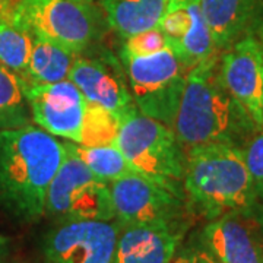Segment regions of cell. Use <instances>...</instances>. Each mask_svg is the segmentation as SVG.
Instances as JSON below:
<instances>
[{
    "label": "cell",
    "mask_w": 263,
    "mask_h": 263,
    "mask_svg": "<svg viewBox=\"0 0 263 263\" xmlns=\"http://www.w3.org/2000/svg\"><path fill=\"white\" fill-rule=\"evenodd\" d=\"M170 0H101L108 27L124 40L157 28Z\"/></svg>",
    "instance_id": "17"
},
{
    "label": "cell",
    "mask_w": 263,
    "mask_h": 263,
    "mask_svg": "<svg viewBox=\"0 0 263 263\" xmlns=\"http://www.w3.org/2000/svg\"><path fill=\"white\" fill-rule=\"evenodd\" d=\"M69 143L91 173L108 184L133 171L117 143L100 146H88L72 141Z\"/></svg>",
    "instance_id": "20"
},
{
    "label": "cell",
    "mask_w": 263,
    "mask_h": 263,
    "mask_svg": "<svg viewBox=\"0 0 263 263\" xmlns=\"http://www.w3.org/2000/svg\"><path fill=\"white\" fill-rule=\"evenodd\" d=\"M218 59L192 67L171 129L189 149L200 145L227 143L241 148L257 126L240 107L218 72Z\"/></svg>",
    "instance_id": "2"
},
{
    "label": "cell",
    "mask_w": 263,
    "mask_h": 263,
    "mask_svg": "<svg viewBox=\"0 0 263 263\" xmlns=\"http://www.w3.org/2000/svg\"><path fill=\"white\" fill-rule=\"evenodd\" d=\"M21 81L32 120L53 136L79 142L84 120L85 97L69 79L56 84Z\"/></svg>",
    "instance_id": "11"
},
{
    "label": "cell",
    "mask_w": 263,
    "mask_h": 263,
    "mask_svg": "<svg viewBox=\"0 0 263 263\" xmlns=\"http://www.w3.org/2000/svg\"><path fill=\"white\" fill-rule=\"evenodd\" d=\"M8 18L32 37L82 54L103 34V18L92 0H8L0 6Z\"/></svg>",
    "instance_id": "4"
},
{
    "label": "cell",
    "mask_w": 263,
    "mask_h": 263,
    "mask_svg": "<svg viewBox=\"0 0 263 263\" xmlns=\"http://www.w3.org/2000/svg\"><path fill=\"white\" fill-rule=\"evenodd\" d=\"M218 72L228 94L263 127V50L254 32L219 53Z\"/></svg>",
    "instance_id": "10"
},
{
    "label": "cell",
    "mask_w": 263,
    "mask_h": 263,
    "mask_svg": "<svg viewBox=\"0 0 263 263\" xmlns=\"http://www.w3.org/2000/svg\"><path fill=\"white\" fill-rule=\"evenodd\" d=\"M76 57V53L56 43L32 37L28 70L22 81L32 84H56L66 81Z\"/></svg>",
    "instance_id": "18"
},
{
    "label": "cell",
    "mask_w": 263,
    "mask_h": 263,
    "mask_svg": "<svg viewBox=\"0 0 263 263\" xmlns=\"http://www.w3.org/2000/svg\"><path fill=\"white\" fill-rule=\"evenodd\" d=\"M120 130V120L100 104L85 100L81 139L78 143L88 146L114 145Z\"/></svg>",
    "instance_id": "22"
},
{
    "label": "cell",
    "mask_w": 263,
    "mask_h": 263,
    "mask_svg": "<svg viewBox=\"0 0 263 263\" xmlns=\"http://www.w3.org/2000/svg\"><path fill=\"white\" fill-rule=\"evenodd\" d=\"M254 192L263 205V127H257L241 146Z\"/></svg>",
    "instance_id": "23"
},
{
    "label": "cell",
    "mask_w": 263,
    "mask_h": 263,
    "mask_svg": "<svg viewBox=\"0 0 263 263\" xmlns=\"http://www.w3.org/2000/svg\"><path fill=\"white\" fill-rule=\"evenodd\" d=\"M256 209L206 221L199 243L219 263H263V224Z\"/></svg>",
    "instance_id": "12"
},
{
    "label": "cell",
    "mask_w": 263,
    "mask_h": 263,
    "mask_svg": "<svg viewBox=\"0 0 263 263\" xmlns=\"http://www.w3.org/2000/svg\"><path fill=\"white\" fill-rule=\"evenodd\" d=\"M190 245H192V250H193V263H219L203 246L199 243L197 238L195 240V243H190Z\"/></svg>",
    "instance_id": "25"
},
{
    "label": "cell",
    "mask_w": 263,
    "mask_h": 263,
    "mask_svg": "<svg viewBox=\"0 0 263 263\" xmlns=\"http://www.w3.org/2000/svg\"><path fill=\"white\" fill-rule=\"evenodd\" d=\"M120 60L138 110L171 127L184 91V66L168 47L149 56Z\"/></svg>",
    "instance_id": "8"
},
{
    "label": "cell",
    "mask_w": 263,
    "mask_h": 263,
    "mask_svg": "<svg viewBox=\"0 0 263 263\" xmlns=\"http://www.w3.org/2000/svg\"><path fill=\"white\" fill-rule=\"evenodd\" d=\"M183 187L196 218L211 221L235 211H253L260 205L241 148L227 143L186 149Z\"/></svg>",
    "instance_id": "3"
},
{
    "label": "cell",
    "mask_w": 263,
    "mask_h": 263,
    "mask_svg": "<svg viewBox=\"0 0 263 263\" xmlns=\"http://www.w3.org/2000/svg\"><path fill=\"white\" fill-rule=\"evenodd\" d=\"M200 8L219 53L263 22V0H200Z\"/></svg>",
    "instance_id": "15"
},
{
    "label": "cell",
    "mask_w": 263,
    "mask_h": 263,
    "mask_svg": "<svg viewBox=\"0 0 263 263\" xmlns=\"http://www.w3.org/2000/svg\"><path fill=\"white\" fill-rule=\"evenodd\" d=\"M158 28L187 72L219 54L202 13L200 0H170Z\"/></svg>",
    "instance_id": "13"
},
{
    "label": "cell",
    "mask_w": 263,
    "mask_h": 263,
    "mask_svg": "<svg viewBox=\"0 0 263 263\" xmlns=\"http://www.w3.org/2000/svg\"><path fill=\"white\" fill-rule=\"evenodd\" d=\"M6 2H8V0H0V6H2V5H5Z\"/></svg>",
    "instance_id": "31"
},
{
    "label": "cell",
    "mask_w": 263,
    "mask_h": 263,
    "mask_svg": "<svg viewBox=\"0 0 263 263\" xmlns=\"http://www.w3.org/2000/svg\"><path fill=\"white\" fill-rule=\"evenodd\" d=\"M117 146L135 173L184 190L186 148L165 123L138 110L120 123Z\"/></svg>",
    "instance_id": "5"
},
{
    "label": "cell",
    "mask_w": 263,
    "mask_h": 263,
    "mask_svg": "<svg viewBox=\"0 0 263 263\" xmlns=\"http://www.w3.org/2000/svg\"><path fill=\"white\" fill-rule=\"evenodd\" d=\"M256 37L259 40V43H260V46H262V50H263V22L259 25V28L256 29Z\"/></svg>",
    "instance_id": "27"
},
{
    "label": "cell",
    "mask_w": 263,
    "mask_h": 263,
    "mask_svg": "<svg viewBox=\"0 0 263 263\" xmlns=\"http://www.w3.org/2000/svg\"><path fill=\"white\" fill-rule=\"evenodd\" d=\"M116 221L122 226H157L186 234L195 222L184 190L132 171L110 183Z\"/></svg>",
    "instance_id": "6"
},
{
    "label": "cell",
    "mask_w": 263,
    "mask_h": 263,
    "mask_svg": "<svg viewBox=\"0 0 263 263\" xmlns=\"http://www.w3.org/2000/svg\"><path fill=\"white\" fill-rule=\"evenodd\" d=\"M120 226L113 221L59 222L44 238L48 263H113Z\"/></svg>",
    "instance_id": "9"
},
{
    "label": "cell",
    "mask_w": 263,
    "mask_h": 263,
    "mask_svg": "<svg viewBox=\"0 0 263 263\" xmlns=\"http://www.w3.org/2000/svg\"><path fill=\"white\" fill-rule=\"evenodd\" d=\"M63 158V143L41 127L0 132V209L25 224L43 218Z\"/></svg>",
    "instance_id": "1"
},
{
    "label": "cell",
    "mask_w": 263,
    "mask_h": 263,
    "mask_svg": "<svg viewBox=\"0 0 263 263\" xmlns=\"http://www.w3.org/2000/svg\"><path fill=\"white\" fill-rule=\"evenodd\" d=\"M167 47H168L167 40L161 32V29L157 27V28L143 31L129 38H124L122 50H120V59L149 56Z\"/></svg>",
    "instance_id": "24"
},
{
    "label": "cell",
    "mask_w": 263,
    "mask_h": 263,
    "mask_svg": "<svg viewBox=\"0 0 263 263\" xmlns=\"http://www.w3.org/2000/svg\"><path fill=\"white\" fill-rule=\"evenodd\" d=\"M170 263H193V250L192 245L183 247L181 250H177V253L174 254V257L171 259Z\"/></svg>",
    "instance_id": "26"
},
{
    "label": "cell",
    "mask_w": 263,
    "mask_h": 263,
    "mask_svg": "<svg viewBox=\"0 0 263 263\" xmlns=\"http://www.w3.org/2000/svg\"><path fill=\"white\" fill-rule=\"evenodd\" d=\"M63 146L65 158L48 187L46 215L57 222L113 221L110 184L91 173L69 142Z\"/></svg>",
    "instance_id": "7"
},
{
    "label": "cell",
    "mask_w": 263,
    "mask_h": 263,
    "mask_svg": "<svg viewBox=\"0 0 263 263\" xmlns=\"http://www.w3.org/2000/svg\"><path fill=\"white\" fill-rule=\"evenodd\" d=\"M67 79L78 86L85 100L107 108L120 123L138 111L129 85L113 56L84 57L78 54Z\"/></svg>",
    "instance_id": "14"
},
{
    "label": "cell",
    "mask_w": 263,
    "mask_h": 263,
    "mask_svg": "<svg viewBox=\"0 0 263 263\" xmlns=\"http://www.w3.org/2000/svg\"><path fill=\"white\" fill-rule=\"evenodd\" d=\"M31 119L19 76L0 63V132L28 126Z\"/></svg>",
    "instance_id": "19"
},
{
    "label": "cell",
    "mask_w": 263,
    "mask_h": 263,
    "mask_svg": "<svg viewBox=\"0 0 263 263\" xmlns=\"http://www.w3.org/2000/svg\"><path fill=\"white\" fill-rule=\"evenodd\" d=\"M6 241H8V240H6V238H5V237H3V235H0V246H2V245H5V243H6Z\"/></svg>",
    "instance_id": "29"
},
{
    "label": "cell",
    "mask_w": 263,
    "mask_h": 263,
    "mask_svg": "<svg viewBox=\"0 0 263 263\" xmlns=\"http://www.w3.org/2000/svg\"><path fill=\"white\" fill-rule=\"evenodd\" d=\"M15 263H35V262H29V260H19V262H15Z\"/></svg>",
    "instance_id": "30"
},
{
    "label": "cell",
    "mask_w": 263,
    "mask_h": 263,
    "mask_svg": "<svg viewBox=\"0 0 263 263\" xmlns=\"http://www.w3.org/2000/svg\"><path fill=\"white\" fill-rule=\"evenodd\" d=\"M32 35L0 15V63L24 79L28 70Z\"/></svg>",
    "instance_id": "21"
},
{
    "label": "cell",
    "mask_w": 263,
    "mask_h": 263,
    "mask_svg": "<svg viewBox=\"0 0 263 263\" xmlns=\"http://www.w3.org/2000/svg\"><path fill=\"white\" fill-rule=\"evenodd\" d=\"M256 212H257V215H259V218H260V221H262V224H263V205H262V203H260V205L257 206Z\"/></svg>",
    "instance_id": "28"
},
{
    "label": "cell",
    "mask_w": 263,
    "mask_h": 263,
    "mask_svg": "<svg viewBox=\"0 0 263 263\" xmlns=\"http://www.w3.org/2000/svg\"><path fill=\"white\" fill-rule=\"evenodd\" d=\"M119 226L113 263H170L184 237L164 227Z\"/></svg>",
    "instance_id": "16"
}]
</instances>
